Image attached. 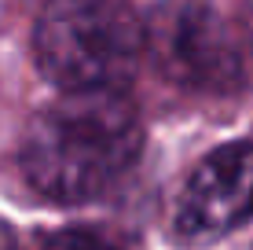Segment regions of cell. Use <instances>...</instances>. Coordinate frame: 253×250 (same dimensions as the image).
Returning <instances> with one entry per match:
<instances>
[{
    "label": "cell",
    "mask_w": 253,
    "mask_h": 250,
    "mask_svg": "<svg viewBox=\"0 0 253 250\" xmlns=\"http://www.w3.org/2000/svg\"><path fill=\"white\" fill-rule=\"evenodd\" d=\"M253 221V140L224 144L187 177L176 228L187 239H216Z\"/></svg>",
    "instance_id": "cell-4"
},
{
    "label": "cell",
    "mask_w": 253,
    "mask_h": 250,
    "mask_svg": "<svg viewBox=\"0 0 253 250\" xmlns=\"http://www.w3.org/2000/svg\"><path fill=\"white\" fill-rule=\"evenodd\" d=\"M169 51L206 89H253V0H180Z\"/></svg>",
    "instance_id": "cell-3"
},
{
    "label": "cell",
    "mask_w": 253,
    "mask_h": 250,
    "mask_svg": "<svg viewBox=\"0 0 253 250\" xmlns=\"http://www.w3.org/2000/svg\"><path fill=\"white\" fill-rule=\"evenodd\" d=\"M143 129L125 92H66L22 136V173L55 202L103 195L136 162Z\"/></svg>",
    "instance_id": "cell-1"
},
{
    "label": "cell",
    "mask_w": 253,
    "mask_h": 250,
    "mask_svg": "<svg viewBox=\"0 0 253 250\" xmlns=\"http://www.w3.org/2000/svg\"><path fill=\"white\" fill-rule=\"evenodd\" d=\"M143 26L128 0H48L33 55L63 92H121L136 77Z\"/></svg>",
    "instance_id": "cell-2"
},
{
    "label": "cell",
    "mask_w": 253,
    "mask_h": 250,
    "mask_svg": "<svg viewBox=\"0 0 253 250\" xmlns=\"http://www.w3.org/2000/svg\"><path fill=\"white\" fill-rule=\"evenodd\" d=\"M44 250H118V247H110L107 239L92 236V232L66 228V232H59V236H51Z\"/></svg>",
    "instance_id": "cell-5"
}]
</instances>
